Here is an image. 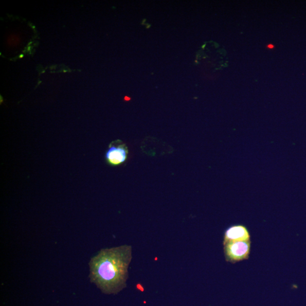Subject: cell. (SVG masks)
Segmentation results:
<instances>
[{
  "instance_id": "cell-2",
  "label": "cell",
  "mask_w": 306,
  "mask_h": 306,
  "mask_svg": "<svg viewBox=\"0 0 306 306\" xmlns=\"http://www.w3.org/2000/svg\"><path fill=\"white\" fill-rule=\"evenodd\" d=\"M226 261L232 264L248 259L251 253V242H230L224 244Z\"/></svg>"
},
{
  "instance_id": "cell-3",
  "label": "cell",
  "mask_w": 306,
  "mask_h": 306,
  "mask_svg": "<svg viewBox=\"0 0 306 306\" xmlns=\"http://www.w3.org/2000/svg\"><path fill=\"white\" fill-rule=\"evenodd\" d=\"M116 141L111 143L105 154V158L111 165L118 166L124 163L127 159L129 150L124 143Z\"/></svg>"
},
{
  "instance_id": "cell-1",
  "label": "cell",
  "mask_w": 306,
  "mask_h": 306,
  "mask_svg": "<svg viewBox=\"0 0 306 306\" xmlns=\"http://www.w3.org/2000/svg\"><path fill=\"white\" fill-rule=\"evenodd\" d=\"M132 247L129 245L101 249L89 263L91 281L105 294H117L126 287Z\"/></svg>"
},
{
  "instance_id": "cell-5",
  "label": "cell",
  "mask_w": 306,
  "mask_h": 306,
  "mask_svg": "<svg viewBox=\"0 0 306 306\" xmlns=\"http://www.w3.org/2000/svg\"><path fill=\"white\" fill-rule=\"evenodd\" d=\"M24 57V55H21L20 56V58H23Z\"/></svg>"
},
{
  "instance_id": "cell-4",
  "label": "cell",
  "mask_w": 306,
  "mask_h": 306,
  "mask_svg": "<svg viewBox=\"0 0 306 306\" xmlns=\"http://www.w3.org/2000/svg\"><path fill=\"white\" fill-rule=\"evenodd\" d=\"M251 241V235L247 228L242 225H232L225 230L224 244L230 242Z\"/></svg>"
}]
</instances>
